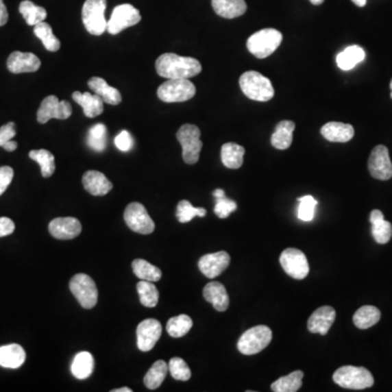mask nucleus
<instances>
[{
  "label": "nucleus",
  "mask_w": 392,
  "mask_h": 392,
  "mask_svg": "<svg viewBox=\"0 0 392 392\" xmlns=\"http://www.w3.org/2000/svg\"><path fill=\"white\" fill-rule=\"evenodd\" d=\"M302 371H294L286 376L280 377L271 384V390L275 392H297L302 387Z\"/></svg>",
  "instance_id": "473e14b6"
},
{
  "label": "nucleus",
  "mask_w": 392,
  "mask_h": 392,
  "mask_svg": "<svg viewBox=\"0 0 392 392\" xmlns=\"http://www.w3.org/2000/svg\"><path fill=\"white\" fill-rule=\"evenodd\" d=\"M3 147L5 151H16V147H18V144H16V142H14V140H11L7 142Z\"/></svg>",
  "instance_id": "603ef678"
},
{
  "label": "nucleus",
  "mask_w": 392,
  "mask_h": 392,
  "mask_svg": "<svg viewBox=\"0 0 392 392\" xmlns=\"http://www.w3.org/2000/svg\"><path fill=\"white\" fill-rule=\"evenodd\" d=\"M203 295L207 302L212 303L218 312H225L229 308V295L225 286L217 281H212L205 286Z\"/></svg>",
  "instance_id": "4be33fe9"
},
{
  "label": "nucleus",
  "mask_w": 392,
  "mask_h": 392,
  "mask_svg": "<svg viewBox=\"0 0 392 392\" xmlns=\"http://www.w3.org/2000/svg\"><path fill=\"white\" fill-rule=\"evenodd\" d=\"M168 371L169 369L164 360H159L155 362L144 377V384L146 387L151 390L160 387L167 376Z\"/></svg>",
  "instance_id": "72a5a7b5"
},
{
  "label": "nucleus",
  "mask_w": 392,
  "mask_h": 392,
  "mask_svg": "<svg viewBox=\"0 0 392 392\" xmlns=\"http://www.w3.org/2000/svg\"><path fill=\"white\" fill-rule=\"evenodd\" d=\"M369 221L371 223V234L378 244H386L392 236V225L384 220V214L379 210L371 212Z\"/></svg>",
  "instance_id": "b1692460"
},
{
  "label": "nucleus",
  "mask_w": 392,
  "mask_h": 392,
  "mask_svg": "<svg viewBox=\"0 0 392 392\" xmlns=\"http://www.w3.org/2000/svg\"><path fill=\"white\" fill-rule=\"evenodd\" d=\"M193 326V321L190 316L181 314L170 318L167 323V332L173 338H181L186 336Z\"/></svg>",
  "instance_id": "58836bf2"
},
{
  "label": "nucleus",
  "mask_w": 392,
  "mask_h": 392,
  "mask_svg": "<svg viewBox=\"0 0 392 392\" xmlns=\"http://www.w3.org/2000/svg\"><path fill=\"white\" fill-rule=\"evenodd\" d=\"M273 339L269 327L260 325L249 329L238 341V350L244 355H254L264 350Z\"/></svg>",
  "instance_id": "423d86ee"
},
{
  "label": "nucleus",
  "mask_w": 392,
  "mask_h": 392,
  "mask_svg": "<svg viewBox=\"0 0 392 392\" xmlns=\"http://www.w3.org/2000/svg\"><path fill=\"white\" fill-rule=\"evenodd\" d=\"M20 14L23 16L24 20L31 27H35L47 18V11L45 8L35 5L29 0H24L19 5Z\"/></svg>",
  "instance_id": "c9c22d12"
},
{
  "label": "nucleus",
  "mask_w": 392,
  "mask_h": 392,
  "mask_svg": "<svg viewBox=\"0 0 392 392\" xmlns=\"http://www.w3.org/2000/svg\"><path fill=\"white\" fill-rule=\"evenodd\" d=\"M177 138L182 146L183 160L188 164L199 162L203 143L201 140V130L194 125H183L177 130Z\"/></svg>",
  "instance_id": "0eeeda50"
},
{
  "label": "nucleus",
  "mask_w": 392,
  "mask_h": 392,
  "mask_svg": "<svg viewBox=\"0 0 392 392\" xmlns=\"http://www.w3.org/2000/svg\"><path fill=\"white\" fill-rule=\"evenodd\" d=\"M83 186L94 196H103L112 190V183L103 173L96 170H88L83 175Z\"/></svg>",
  "instance_id": "aec40b11"
},
{
  "label": "nucleus",
  "mask_w": 392,
  "mask_h": 392,
  "mask_svg": "<svg viewBox=\"0 0 392 392\" xmlns=\"http://www.w3.org/2000/svg\"><path fill=\"white\" fill-rule=\"evenodd\" d=\"M140 19V11L130 3L117 5L107 22V31L109 34H119L123 29L138 24Z\"/></svg>",
  "instance_id": "9d476101"
},
{
  "label": "nucleus",
  "mask_w": 392,
  "mask_h": 392,
  "mask_svg": "<svg viewBox=\"0 0 392 392\" xmlns=\"http://www.w3.org/2000/svg\"><path fill=\"white\" fill-rule=\"evenodd\" d=\"M334 382L345 389L363 390L373 384V377L369 369L356 366H342L334 371Z\"/></svg>",
  "instance_id": "7ed1b4c3"
},
{
  "label": "nucleus",
  "mask_w": 392,
  "mask_h": 392,
  "mask_svg": "<svg viewBox=\"0 0 392 392\" xmlns=\"http://www.w3.org/2000/svg\"><path fill=\"white\" fill-rule=\"evenodd\" d=\"M282 42V34L278 29H264L249 36L247 46L249 53L256 58L264 59L277 51Z\"/></svg>",
  "instance_id": "20e7f679"
},
{
  "label": "nucleus",
  "mask_w": 392,
  "mask_h": 392,
  "mask_svg": "<svg viewBox=\"0 0 392 392\" xmlns=\"http://www.w3.org/2000/svg\"><path fill=\"white\" fill-rule=\"evenodd\" d=\"M114 145L121 151H129L133 147V138L130 133L123 130L114 138Z\"/></svg>",
  "instance_id": "49530a36"
},
{
  "label": "nucleus",
  "mask_w": 392,
  "mask_h": 392,
  "mask_svg": "<svg viewBox=\"0 0 392 392\" xmlns=\"http://www.w3.org/2000/svg\"><path fill=\"white\" fill-rule=\"evenodd\" d=\"M71 114L72 106L69 101H59L56 96H47L40 103L38 121L44 125L51 119H68Z\"/></svg>",
  "instance_id": "ddd939ff"
},
{
  "label": "nucleus",
  "mask_w": 392,
  "mask_h": 392,
  "mask_svg": "<svg viewBox=\"0 0 392 392\" xmlns=\"http://www.w3.org/2000/svg\"><path fill=\"white\" fill-rule=\"evenodd\" d=\"M132 269L134 275L140 280L157 282L162 279V271L156 266L151 265L147 260L138 258L133 260Z\"/></svg>",
  "instance_id": "f704fd0d"
},
{
  "label": "nucleus",
  "mask_w": 392,
  "mask_h": 392,
  "mask_svg": "<svg viewBox=\"0 0 392 392\" xmlns=\"http://www.w3.org/2000/svg\"><path fill=\"white\" fill-rule=\"evenodd\" d=\"M14 229H16V225L10 218H0V238L14 234Z\"/></svg>",
  "instance_id": "8fccbe9b"
},
{
  "label": "nucleus",
  "mask_w": 392,
  "mask_h": 392,
  "mask_svg": "<svg viewBox=\"0 0 392 392\" xmlns=\"http://www.w3.org/2000/svg\"><path fill=\"white\" fill-rule=\"evenodd\" d=\"M162 323L154 318H147L138 323L136 329L138 347L142 352H149L156 345L162 336Z\"/></svg>",
  "instance_id": "2eb2a0df"
},
{
  "label": "nucleus",
  "mask_w": 392,
  "mask_h": 392,
  "mask_svg": "<svg viewBox=\"0 0 392 392\" xmlns=\"http://www.w3.org/2000/svg\"><path fill=\"white\" fill-rule=\"evenodd\" d=\"M88 88L93 90L94 93L101 96V99L109 105H119L122 97L117 88H112L105 79L101 77H94L88 79Z\"/></svg>",
  "instance_id": "393cba45"
},
{
  "label": "nucleus",
  "mask_w": 392,
  "mask_h": 392,
  "mask_svg": "<svg viewBox=\"0 0 392 392\" xmlns=\"http://www.w3.org/2000/svg\"><path fill=\"white\" fill-rule=\"evenodd\" d=\"M170 373L173 378L177 380H182L186 382L191 378V369L188 367V364L180 358H173L168 364Z\"/></svg>",
  "instance_id": "c03bdc74"
},
{
  "label": "nucleus",
  "mask_w": 392,
  "mask_h": 392,
  "mask_svg": "<svg viewBox=\"0 0 392 392\" xmlns=\"http://www.w3.org/2000/svg\"><path fill=\"white\" fill-rule=\"evenodd\" d=\"M88 145L96 151H103L107 146V127L103 123L93 125L88 131Z\"/></svg>",
  "instance_id": "a19ab883"
},
{
  "label": "nucleus",
  "mask_w": 392,
  "mask_h": 392,
  "mask_svg": "<svg viewBox=\"0 0 392 392\" xmlns=\"http://www.w3.org/2000/svg\"><path fill=\"white\" fill-rule=\"evenodd\" d=\"M94 371V358L90 352L77 353L71 364V371L77 379H86Z\"/></svg>",
  "instance_id": "7c9ffc66"
},
{
  "label": "nucleus",
  "mask_w": 392,
  "mask_h": 392,
  "mask_svg": "<svg viewBox=\"0 0 392 392\" xmlns=\"http://www.w3.org/2000/svg\"><path fill=\"white\" fill-rule=\"evenodd\" d=\"M7 68L14 75L36 72L40 68V60L34 53L14 51L7 60Z\"/></svg>",
  "instance_id": "a211bd4d"
},
{
  "label": "nucleus",
  "mask_w": 392,
  "mask_h": 392,
  "mask_svg": "<svg viewBox=\"0 0 392 392\" xmlns=\"http://www.w3.org/2000/svg\"><path fill=\"white\" fill-rule=\"evenodd\" d=\"M48 230L53 238L58 240H72L81 234L82 225L77 218H56L51 220Z\"/></svg>",
  "instance_id": "f3484780"
},
{
  "label": "nucleus",
  "mask_w": 392,
  "mask_h": 392,
  "mask_svg": "<svg viewBox=\"0 0 392 392\" xmlns=\"http://www.w3.org/2000/svg\"><path fill=\"white\" fill-rule=\"evenodd\" d=\"M212 9L225 19H234L247 12L245 0H212Z\"/></svg>",
  "instance_id": "5701e85b"
},
{
  "label": "nucleus",
  "mask_w": 392,
  "mask_h": 392,
  "mask_svg": "<svg viewBox=\"0 0 392 392\" xmlns=\"http://www.w3.org/2000/svg\"><path fill=\"white\" fill-rule=\"evenodd\" d=\"M236 201H231V199H227L225 196L223 197H220L216 201L215 205V212L216 215L220 219H225V218H228L230 216L231 212H234L236 210Z\"/></svg>",
  "instance_id": "a18cd8bd"
},
{
  "label": "nucleus",
  "mask_w": 392,
  "mask_h": 392,
  "mask_svg": "<svg viewBox=\"0 0 392 392\" xmlns=\"http://www.w3.org/2000/svg\"><path fill=\"white\" fill-rule=\"evenodd\" d=\"M280 264L292 278L302 280L310 273L308 258L302 251L293 247L284 249L280 255Z\"/></svg>",
  "instance_id": "f8f14e48"
},
{
  "label": "nucleus",
  "mask_w": 392,
  "mask_h": 392,
  "mask_svg": "<svg viewBox=\"0 0 392 392\" xmlns=\"http://www.w3.org/2000/svg\"><path fill=\"white\" fill-rule=\"evenodd\" d=\"M321 136L329 142L347 143L354 136V127L349 123L332 121L321 127Z\"/></svg>",
  "instance_id": "412c9836"
},
{
  "label": "nucleus",
  "mask_w": 392,
  "mask_h": 392,
  "mask_svg": "<svg viewBox=\"0 0 392 392\" xmlns=\"http://www.w3.org/2000/svg\"><path fill=\"white\" fill-rule=\"evenodd\" d=\"M352 1L358 7H364L366 5V0H352Z\"/></svg>",
  "instance_id": "5fc2aeb1"
},
{
  "label": "nucleus",
  "mask_w": 392,
  "mask_h": 392,
  "mask_svg": "<svg viewBox=\"0 0 392 392\" xmlns=\"http://www.w3.org/2000/svg\"><path fill=\"white\" fill-rule=\"evenodd\" d=\"M245 149L236 143H225L221 147V162L229 169H238L243 164Z\"/></svg>",
  "instance_id": "c756f323"
},
{
  "label": "nucleus",
  "mask_w": 392,
  "mask_h": 392,
  "mask_svg": "<svg viewBox=\"0 0 392 392\" xmlns=\"http://www.w3.org/2000/svg\"><path fill=\"white\" fill-rule=\"evenodd\" d=\"M112 392H132V390L130 388L123 387L120 388V389L112 390Z\"/></svg>",
  "instance_id": "6e6d98bb"
},
{
  "label": "nucleus",
  "mask_w": 392,
  "mask_h": 392,
  "mask_svg": "<svg viewBox=\"0 0 392 392\" xmlns=\"http://www.w3.org/2000/svg\"><path fill=\"white\" fill-rule=\"evenodd\" d=\"M34 34L42 40V45L46 49L51 53L58 51L60 49V40L53 35V29L46 22H40L34 27Z\"/></svg>",
  "instance_id": "4c0bfd02"
},
{
  "label": "nucleus",
  "mask_w": 392,
  "mask_h": 392,
  "mask_svg": "<svg viewBox=\"0 0 392 392\" xmlns=\"http://www.w3.org/2000/svg\"><path fill=\"white\" fill-rule=\"evenodd\" d=\"M310 3H313V5H321V3L325 1V0H310Z\"/></svg>",
  "instance_id": "4d7b16f0"
},
{
  "label": "nucleus",
  "mask_w": 392,
  "mask_h": 392,
  "mask_svg": "<svg viewBox=\"0 0 392 392\" xmlns=\"http://www.w3.org/2000/svg\"><path fill=\"white\" fill-rule=\"evenodd\" d=\"M299 207H297V218L302 221H312L315 216V208L317 206V201L312 195H305L297 199Z\"/></svg>",
  "instance_id": "37998d69"
},
{
  "label": "nucleus",
  "mask_w": 392,
  "mask_h": 392,
  "mask_svg": "<svg viewBox=\"0 0 392 392\" xmlns=\"http://www.w3.org/2000/svg\"><path fill=\"white\" fill-rule=\"evenodd\" d=\"M380 310L371 305L358 308L353 316V323L358 329H369L380 321Z\"/></svg>",
  "instance_id": "2f4dec72"
},
{
  "label": "nucleus",
  "mask_w": 392,
  "mask_h": 392,
  "mask_svg": "<svg viewBox=\"0 0 392 392\" xmlns=\"http://www.w3.org/2000/svg\"><path fill=\"white\" fill-rule=\"evenodd\" d=\"M107 0H86L82 9V21L90 34H103L107 31V20L105 18Z\"/></svg>",
  "instance_id": "39448f33"
},
{
  "label": "nucleus",
  "mask_w": 392,
  "mask_h": 392,
  "mask_svg": "<svg viewBox=\"0 0 392 392\" xmlns=\"http://www.w3.org/2000/svg\"><path fill=\"white\" fill-rule=\"evenodd\" d=\"M9 14L3 0H0V27H3L8 22Z\"/></svg>",
  "instance_id": "3c124183"
},
{
  "label": "nucleus",
  "mask_w": 392,
  "mask_h": 392,
  "mask_svg": "<svg viewBox=\"0 0 392 392\" xmlns=\"http://www.w3.org/2000/svg\"><path fill=\"white\" fill-rule=\"evenodd\" d=\"M140 301L146 308H156L158 304L159 292L151 281L140 280L136 286Z\"/></svg>",
  "instance_id": "ea45409f"
},
{
  "label": "nucleus",
  "mask_w": 392,
  "mask_h": 392,
  "mask_svg": "<svg viewBox=\"0 0 392 392\" xmlns=\"http://www.w3.org/2000/svg\"><path fill=\"white\" fill-rule=\"evenodd\" d=\"M155 66L157 73L168 79H191L201 71V64L197 59L173 53H162Z\"/></svg>",
  "instance_id": "f257e3e1"
},
{
  "label": "nucleus",
  "mask_w": 392,
  "mask_h": 392,
  "mask_svg": "<svg viewBox=\"0 0 392 392\" xmlns=\"http://www.w3.org/2000/svg\"><path fill=\"white\" fill-rule=\"evenodd\" d=\"M390 90H391V98H392V79H391V82H390Z\"/></svg>",
  "instance_id": "13d9d810"
},
{
  "label": "nucleus",
  "mask_w": 392,
  "mask_h": 392,
  "mask_svg": "<svg viewBox=\"0 0 392 392\" xmlns=\"http://www.w3.org/2000/svg\"><path fill=\"white\" fill-rule=\"evenodd\" d=\"M29 158L38 162L40 166V171L44 177H49L56 170L55 156L47 149H34L29 151Z\"/></svg>",
  "instance_id": "e433bc0d"
},
{
  "label": "nucleus",
  "mask_w": 392,
  "mask_h": 392,
  "mask_svg": "<svg viewBox=\"0 0 392 392\" xmlns=\"http://www.w3.org/2000/svg\"><path fill=\"white\" fill-rule=\"evenodd\" d=\"M230 264V255L225 251L206 254L199 260V268L207 278L214 279L221 275Z\"/></svg>",
  "instance_id": "dca6fc26"
},
{
  "label": "nucleus",
  "mask_w": 392,
  "mask_h": 392,
  "mask_svg": "<svg viewBox=\"0 0 392 392\" xmlns=\"http://www.w3.org/2000/svg\"><path fill=\"white\" fill-rule=\"evenodd\" d=\"M364 59H365V51L363 48L356 45L349 46L336 56V64L343 71H349L356 64L362 62Z\"/></svg>",
  "instance_id": "c85d7f7f"
},
{
  "label": "nucleus",
  "mask_w": 392,
  "mask_h": 392,
  "mask_svg": "<svg viewBox=\"0 0 392 392\" xmlns=\"http://www.w3.org/2000/svg\"><path fill=\"white\" fill-rule=\"evenodd\" d=\"M212 195L215 196L216 199H220V197H223L225 196V191L221 190V188H217L215 191L212 192Z\"/></svg>",
  "instance_id": "864d4df0"
},
{
  "label": "nucleus",
  "mask_w": 392,
  "mask_h": 392,
  "mask_svg": "<svg viewBox=\"0 0 392 392\" xmlns=\"http://www.w3.org/2000/svg\"><path fill=\"white\" fill-rule=\"evenodd\" d=\"M72 98L75 103H79L82 107L85 116L88 118H95L103 112V101L101 96L97 94L79 93L75 92L72 94Z\"/></svg>",
  "instance_id": "a878e982"
},
{
  "label": "nucleus",
  "mask_w": 392,
  "mask_h": 392,
  "mask_svg": "<svg viewBox=\"0 0 392 392\" xmlns=\"http://www.w3.org/2000/svg\"><path fill=\"white\" fill-rule=\"evenodd\" d=\"M195 85L188 79H168L157 90L160 101L164 103H181L194 97Z\"/></svg>",
  "instance_id": "6e6552de"
},
{
  "label": "nucleus",
  "mask_w": 392,
  "mask_h": 392,
  "mask_svg": "<svg viewBox=\"0 0 392 392\" xmlns=\"http://www.w3.org/2000/svg\"><path fill=\"white\" fill-rule=\"evenodd\" d=\"M336 319V310L332 306H321L317 308L308 321V329L312 334L325 336L329 332Z\"/></svg>",
  "instance_id": "6ab92c4d"
},
{
  "label": "nucleus",
  "mask_w": 392,
  "mask_h": 392,
  "mask_svg": "<svg viewBox=\"0 0 392 392\" xmlns=\"http://www.w3.org/2000/svg\"><path fill=\"white\" fill-rule=\"evenodd\" d=\"M14 169L9 166L0 167V195H3L5 190L10 186L11 181L14 179Z\"/></svg>",
  "instance_id": "de8ad7c7"
},
{
  "label": "nucleus",
  "mask_w": 392,
  "mask_h": 392,
  "mask_svg": "<svg viewBox=\"0 0 392 392\" xmlns=\"http://www.w3.org/2000/svg\"><path fill=\"white\" fill-rule=\"evenodd\" d=\"M369 170L371 177L378 180H389L392 177V162L389 151L384 145H378L371 151L369 159Z\"/></svg>",
  "instance_id": "4468645a"
},
{
  "label": "nucleus",
  "mask_w": 392,
  "mask_h": 392,
  "mask_svg": "<svg viewBox=\"0 0 392 392\" xmlns=\"http://www.w3.org/2000/svg\"><path fill=\"white\" fill-rule=\"evenodd\" d=\"M70 290L85 310H90L97 304V286L90 275L85 273L73 275L70 280Z\"/></svg>",
  "instance_id": "1a4fd4ad"
},
{
  "label": "nucleus",
  "mask_w": 392,
  "mask_h": 392,
  "mask_svg": "<svg viewBox=\"0 0 392 392\" xmlns=\"http://www.w3.org/2000/svg\"><path fill=\"white\" fill-rule=\"evenodd\" d=\"M175 216H177L179 223H190L196 216L205 217L206 210L205 208H196L190 201L183 199V201H179V204H177Z\"/></svg>",
  "instance_id": "79ce46f5"
},
{
  "label": "nucleus",
  "mask_w": 392,
  "mask_h": 392,
  "mask_svg": "<svg viewBox=\"0 0 392 392\" xmlns=\"http://www.w3.org/2000/svg\"><path fill=\"white\" fill-rule=\"evenodd\" d=\"M125 223L136 234H151L155 230V223L144 205L140 203H131L125 210Z\"/></svg>",
  "instance_id": "9b49d317"
},
{
  "label": "nucleus",
  "mask_w": 392,
  "mask_h": 392,
  "mask_svg": "<svg viewBox=\"0 0 392 392\" xmlns=\"http://www.w3.org/2000/svg\"><path fill=\"white\" fill-rule=\"evenodd\" d=\"M238 83L244 95L253 101H268L275 95L271 79L260 75V72H244Z\"/></svg>",
  "instance_id": "f03ea898"
},
{
  "label": "nucleus",
  "mask_w": 392,
  "mask_h": 392,
  "mask_svg": "<svg viewBox=\"0 0 392 392\" xmlns=\"http://www.w3.org/2000/svg\"><path fill=\"white\" fill-rule=\"evenodd\" d=\"M25 351L21 345H8L0 347V366L5 369H19L25 362Z\"/></svg>",
  "instance_id": "bb28decb"
},
{
  "label": "nucleus",
  "mask_w": 392,
  "mask_h": 392,
  "mask_svg": "<svg viewBox=\"0 0 392 392\" xmlns=\"http://www.w3.org/2000/svg\"><path fill=\"white\" fill-rule=\"evenodd\" d=\"M295 129V125L293 121L284 120V121L279 122L275 127V132L271 136V145L277 149H286L291 146L292 140H293V131Z\"/></svg>",
  "instance_id": "cd10ccee"
},
{
  "label": "nucleus",
  "mask_w": 392,
  "mask_h": 392,
  "mask_svg": "<svg viewBox=\"0 0 392 392\" xmlns=\"http://www.w3.org/2000/svg\"><path fill=\"white\" fill-rule=\"evenodd\" d=\"M16 132L14 129V122H9L0 127V146L3 147L7 142L12 140L16 136Z\"/></svg>",
  "instance_id": "09e8293b"
}]
</instances>
